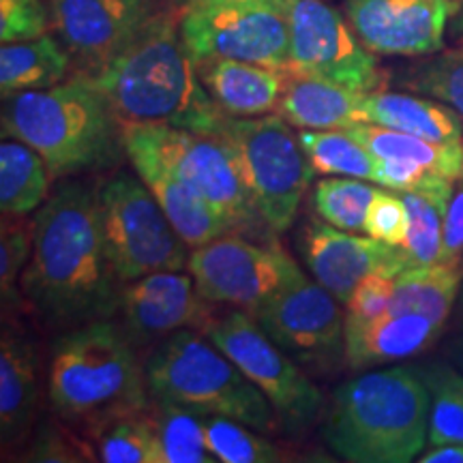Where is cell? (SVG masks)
<instances>
[{
    "mask_svg": "<svg viewBox=\"0 0 463 463\" xmlns=\"http://www.w3.org/2000/svg\"><path fill=\"white\" fill-rule=\"evenodd\" d=\"M34 241L20 289L52 328L116 316L123 283L106 251L99 191L62 183L34 213Z\"/></svg>",
    "mask_w": 463,
    "mask_h": 463,
    "instance_id": "6da1fadb",
    "label": "cell"
},
{
    "mask_svg": "<svg viewBox=\"0 0 463 463\" xmlns=\"http://www.w3.org/2000/svg\"><path fill=\"white\" fill-rule=\"evenodd\" d=\"M95 84L118 123L172 125L211 136L225 112L202 82L181 33V11H155Z\"/></svg>",
    "mask_w": 463,
    "mask_h": 463,
    "instance_id": "7a4b0ae2",
    "label": "cell"
},
{
    "mask_svg": "<svg viewBox=\"0 0 463 463\" xmlns=\"http://www.w3.org/2000/svg\"><path fill=\"white\" fill-rule=\"evenodd\" d=\"M0 123L3 137L37 150L56 181L108 170L125 153L120 123L106 95L80 73L50 89L3 97Z\"/></svg>",
    "mask_w": 463,
    "mask_h": 463,
    "instance_id": "3957f363",
    "label": "cell"
},
{
    "mask_svg": "<svg viewBox=\"0 0 463 463\" xmlns=\"http://www.w3.org/2000/svg\"><path fill=\"white\" fill-rule=\"evenodd\" d=\"M430 412L431 395L419 367L378 369L337 386L324 442L350 463H408L425 450Z\"/></svg>",
    "mask_w": 463,
    "mask_h": 463,
    "instance_id": "277c9868",
    "label": "cell"
},
{
    "mask_svg": "<svg viewBox=\"0 0 463 463\" xmlns=\"http://www.w3.org/2000/svg\"><path fill=\"white\" fill-rule=\"evenodd\" d=\"M48 399L56 414L86 427L153 405L136 344L109 317L69 328L54 341Z\"/></svg>",
    "mask_w": 463,
    "mask_h": 463,
    "instance_id": "5b68a950",
    "label": "cell"
},
{
    "mask_svg": "<svg viewBox=\"0 0 463 463\" xmlns=\"http://www.w3.org/2000/svg\"><path fill=\"white\" fill-rule=\"evenodd\" d=\"M150 397L204 416H225L262 433L281 431L264 392L204 333L178 331L144 363Z\"/></svg>",
    "mask_w": 463,
    "mask_h": 463,
    "instance_id": "8992f818",
    "label": "cell"
},
{
    "mask_svg": "<svg viewBox=\"0 0 463 463\" xmlns=\"http://www.w3.org/2000/svg\"><path fill=\"white\" fill-rule=\"evenodd\" d=\"M211 136L222 137L234 153L266 228L275 234L292 228L300 200L316 176L292 125L279 114L253 118L225 114Z\"/></svg>",
    "mask_w": 463,
    "mask_h": 463,
    "instance_id": "52a82bcc",
    "label": "cell"
},
{
    "mask_svg": "<svg viewBox=\"0 0 463 463\" xmlns=\"http://www.w3.org/2000/svg\"><path fill=\"white\" fill-rule=\"evenodd\" d=\"M99 202L106 251L123 286L159 270L187 269L189 245L137 174L108 178Z\"/></svg>",
    "mask_w": 463,
    "mask_h": 463,
    "instance_id": "ba28073f",
    "label": "cell"
},
{
    "mask_svg": "<svg viewBox=\"0 0 463 463\" xmlns=\"http://www.w3.org/2000/svg\"><path fill=\"white\" fill-rule=\"evenodd\" d=\"M204 335L247 375L275 408L281 433L303 436L322 416L324 397L300 364L260 326L256 316L232 309L204 328Z\"/></svg>",
    "mask_w": 463,
    "mask_h": 463,
    "instance_id": "9c48e42d",
    "label": "cell"
},
{
    "mask_svg": "<svg viewBox=\"0 0 463 463\" xmlns=\"http://www.w3.org/2000/svg\"><path fill=\"white\" fill-rule=\"evenodd\" d=\"M181 33L195 62L230 58L288 69V0L198 5L181 14Z\"/></svg>",
    "mask_w": 463,
    "mask_h": 463,
    "instance_id": "30bf717a",
    "label": "cell"
},
{
    "mask_svg": "<svg viewBox=\"0 0 463 463\" xmlns=\"http://www.w3.org/2000/svg\"><path fill=\"white\" fill-rule=\"evenodd\" d=\"M129 125L157 157L191 184L232 225L249 228L260 217L234 153L222 137L172 125Z\"/></svg>",
    "mask_w": 463,
    "mask_h": 463,
    "instance_id": "8fae6325",
    "label": "cell"
},
{
    "mask_svg": "<svg viewBox=\"0 0 463 463\" xmlns=\"http://www.w3.org/2000/svg\"><path fill=\"white\" fill-rule=\"evenodd\" d=\"M288 71L358 92H373L382 84L375 54L358 39L345 14L324 0H288Z\"/></svg>",
    "mask_w": 463,
    "mask_h": 463,
    "instance_id": "7c38bea8",
    "label": "cell"
},
{
    "mask_svg": "<svg viewBox=\"0 0 463 463\" xmlns=\"http://www.w3.org/2000/svg\"><path fill=\"white\" fill-rule=\"evenodd\" d=\"M339 305L326 288L303 273L253 316L300 367L331 373L345 363V317Z\"/></svg>",
    "mask_w": 463,
    "mask_h": 463,
    "instance_id": "4fadbf2b",
    "label": "cell"
},
{
    "mask_svg": "<svg viewBox=\"0 0 463 463\" xmlns=\"http://www.w3.org/2000/svg\"><path fill=\"white\" fill-rule=\"evenodd\" d=\"M187 270L206 300L249 314L303 275L281 249L256 245L239 234H223L194 249Z\"/></svg>",
    "mask_w": 463,
    "mask_h": 463,
    "instance_id": "5bb4252c",
    "label": "cell"
},
{
    "mask_svg": "<svg viewBox=\"0 0 463 463\" xmlns=\"http://www.w3.org/2000/svg\"><path fill=\"white\" fill-rule=\"evenodd\" d=\"M155 11V0H50L52 26L86 78L99 75Z\"/></svg>",
    "mask_w": 463,
    "mask_h": 463,
    "instance_id": "9a60e30c",
    "label": "cell"
},
{
    "mask_svg": "<svg viewBox=\"0 0 463 463\" xmlns=\"http://www.w3.org/2000/svg\"><path fill=\"white\" fill-rule=\"evenodd\" d=\"M211 305L200 294L191 273L159 270L125 283L116 314L133 344L148 345L184 328L204 333L215 320Z\"/></svg>",
    "mask_w": 463,
    "mask_h": 463,
    "instance_id": "2e32d148",
    "label": "cell"
},
{
    "mask_svg": "<svg viewBox=\"0 0 463 463\" xmlns=\"http://www.w3.org/2000/svg\"><path fill=\"white\" fill-rule=\"evenodd\" d=\"M344 14L373 54L430 56L444 48L453 0H345Z\"/></svg>",
    "mask_w": 463,
    "mask_h": 463,
    "instance_id": "e0dca14e",
    "label": "cell"
},
{
    "mask_svg": "<svg viewBox=\"0 0 463 463\" xmlns=\"http://www.w3.org/2000/svg\"><path fill=\"white\" fill-rule=\"evenodd\" d=\"M303 258L314 279L341 305L369 275L397 277L408 269L403 247L358 236L326 222H311L303 232Z\"/></svg>",
    "mask_w": 463,
    "mask_h": 463,
    "instance_id": "ac0fdd59",
    "label": "cell"
},
{
    "mask_svg": "<svg viewBox=\"0 0 463 463\" xmlns=\"http://www.w3.org/2000/svg\"><path fill=\"white\" fill-rule=\"evenodd\" d=\"M120 133H123L125 155L131 161L133 170L153 191L174 230L181 234L189 249H198L228 234L232 225L198 191L184 183L181 176H176L129 125L120 123Z\"/></svg>",
    "mask_w": 463,
    "mask_h": 463,
    "instance_id": "d6986e66",
    "label": "cell"
},
{
    "mask_svg": "<svg viewBox=\"0 0 463 463\" xmlns=\"http://www.w3.org/2000/svg\"><path fill=\"white\" fill-rule=\"evenodd\" d=\"M442 326L420 314H386L375 320L345 316V364L369 369L420 354L439 337Z\"/></svg>",
    "mask_w": 463,
    "mask_h": 463,
    "instance_id": "ffe728a7",
    "label": "cell"
},
{
    "mask_svg": "<svg viewBox=\"0 0 463 463\" xmlns=\"http://www.w3.org/2000/svg\"><path fill=\"white\" fill-rule=\"evenodd\" d=\"M39 397L37 347L24 331L5 322L0 339V436L5 449L24 439L37 416Z\"/></svg>",
    "mask_w": 463,
    "mask_h": 463,
    "instance_id": "44dd1931",
    "label": "cell"
},
{
    "mask_svg": "<svg viewBox=\"0 0 463 463\" xmlns=\"http://www.w3.org/2000/svg\"><path fill=\"white\" fill-rule=\"evenodd\" d=\"M198 71L217 106L225 114L239 118L277 112L288 78V69L230 61V58L198 61Z\"/></svg>",
    "mask_w": 463,
    "mask_h": 463,
    "instance_id": "7402d4cb",
    "label": "cell"
},
{
    "mask_svg": "<svg viewBox=\"0 0 463 463\" xmlns=\"http://www.w3.org/2000/svg\"><path fill=\"white\" fill-rule=\"evenodd\" d=\"M364 123H373L447 146H463V120L449 103L410 92L373 90L363 97Z\"/></svg>",
    "mask_w": 463,
    "mask_h": 463,
    "instance_id": "603a6c76",
    "label": "cell"
},
{
    "mask_svg": "<svg viewBox=\"0 0 463 463\" xmlns=\"http://www.w3.org/2000/svg\"><path fill=\"white\" fill-rule=\"evenodd\" d=\"M364 92L314 78V75L288 71L277 114L294 129H345L363 118Z\"/></svg>",
    "mask_w": 463,
    "mask_h": 463,
    "instance_id": "cb8c5ba5",
    "label": "cell"
},
{
    "mask_svg": "<svg viewBox=\"0 0 463 463\" xmlns=\"http://www.w3.org/2000/svg\"><path fill=\"white\" fill-rule=\"evenodd\" d=\"M71 56L52 34L28 42L3 43L0 48V90L3 97L24 90H42L65 82Z\"/></svg>",
    "mask_w": 463,
    "mask_h": 463,
    "instance_id": "d4e9b609",
    "label": "cell"
},
{
    "mask_svg": "<svg viewBox=\"0 0 463 463\" xmlns=\"http://www.w3.org/2000/svg\"><path fill=\"white\" fill-rule=\"evenodd\" d=\"M453 183L455 181H450V178L438 176L422 187L399 191L405 211H408V236L402 245L405 260H408V269L439 264L444 219H447Z\"/></svg>",
    "mask_w": 463,
    "mask_h": 463,
    "instance_id": "484cf974",
    "label": "cell"
},
{
    "mask_svg": "<svg viewBox=\"0 0 463 463\" xmlns=\"http://www.w3.org/2000/svg\"><path fill=\"white\" fill-rule=\"evenodd\" d=\"M344 131L354 136L375 159L403 161L425 167L439 176L459 178L463 174V146H447L425 140V137L403 133L373 123H354Z\"/></svg>",
    "mask_w": 463,
    "mask_h": 463,
    "instance_id": "4316f807",
    "label": "cell"
},
{
    "mask_svg": "<svg viewBox=\"0 0 463 463\" xmlns=\"http://www.w3.org/2000/svg\"><path fill=\"white\" fill-rule=\"evenodd\" d=\"M52 174L42 155L28 144L5 137L0 144V211L26 217L50 198Z\"/></svg>",
    "mask_w": 463,
    "mask_h": 463,
    "instance_id": "83f0119b",
    "label": "cell"
},
{
    "mask_svg": "<svg viewBox=\"0 0 463 463\" xmlns=\"http://www.w3.org/2000/svg\"><path fill=\"white\" fill-rule=\"evenodd\" d=\"M461 277L459 269L444 264L405 269L395 277L391 314H420L444 328L453 311Z\"/></svg>",
    "mask_w": 463,
    "mask_h": 463,
    "instance_id": "f1b7e54d",
    "label": "cell"
},
{
    "mask_svg": "<svg viewBox=\"0 0 463 463\" xmlns=\"http://www.w3.org/2000/svg\"><path fill=\"white\" fill-rule=\"evenodd\" d=\"M95 459L106 463H161L150 408L144 412L108 416L89 425Z\"/></svg>",
    "mask_w": 463,
    "mask_h": 463,
    "instance_id": "f546056e",
    "label": "cell"
},
{
    "mask_svg": "<svg viewBox=\"0 0 463 463\" xmlns=\"http://www.w3.org/2000/svg\"><path fill=\"white\" fill-rule=\"evenodd\" d=\"M161 463H219L206 447L204 414L153 399L150 405Z\"/></svg>",
    "mask_w": 463,
    "mask_h": 463,
    "instance_id": "4dcf8cb0",
    "label": "cell"
},
{
    "mask_svg": "<svg viewBox=\"0 0 463 463\" xmlns=\"http://www.w3.org/2000/svg\"><path fill=\"white\" fill-rule=\"evenodd\" d=\"M300 144L316 174L352 176L373 181L378 176V159L344 129H300Z\"/></svg>",
    "mask_w": 463,
    "mask_h": 463,
    "instance_id": "1f68e13d",
    "label": "cell"
},
{
    "mask_svg": "<svg viewBox=\"0 0 463 463\" xmlns=\"http://www.w3.org/2000/svg\"><path fill=\"white\" fill-rule=\"evenodd\" d=\"M431 395L427 444H463V375L444 363L419 367Z\"/></svg>",
    "mask_w": 463,
    "mask_h": 463,
    "instance_id": "d6a6232c",
    "label": "cell"
},
{
    "mask_svg": "<svg viewBox=\"0 0 463 463\" xmlns=\"http://www.w3.org/2000/svg\"><path fill=\"white\" fill-rule=\"evenodd\" d=\"M378 189L363 178L352 176H328L322 178L314 189V208L322 222L345 232H364L369 206Z\"/></svg>",
    "mask_w": 463,
    "mask_h": 463,
    "instance_id": "836d02e7",
    "label": "cell"
},
{
    "mask_svg": "<svg viewBox=\"0 0 463 463\" xmlns=\"http://www.w3.org/2000/svg\"><path fill=\"white\" fill-rule=\"evenodd\" d=\"M245 422L225 416H204L206 447L219 463H277L283 453Z\"/></svg>",
    "mask_w": 463,
    "mask_h": 463,
    "instance_id": "e575fe53",
    "label": "cell"
},
{
    "mask_svg": "<svg viewBox=\"0 0 463 463\" xmlns=\"http://www.w3.org/2000/svg\"><path fill=\"white\" fill-rule=\"evenodd\" d=\"M397 84L449 103L463 120V45L410 67L399 75Z\"/></svg>",
    "mask_w": 463,
    "mask_h": 463,
    "instance_id": "d590c367",
    "label": "cell"
},
{
    "mask_svg": "<svg viewBox=\"0 0 463 463\" xmlns=\"http://www.w3.org/2000/svg\"><path fill=\"white\" fill-rule=\"evenodd\" d=\"M34 241V225L26 223L24 217L3 215V234H0V292H3L5 309L24 307L22 289L17 281L24 275L31 260Z\"/></svg>",
    "mask_w": 463,
    "mask_h": 463,
    "instance_id": "8d00e7d4",
    "label": "cell"
},
{
    "mask_svg": "<svg viewBox=\"0 0 463 463\" xmlns=\"http://www.w3.org/2000/svg\"><path fill=\"white\" fill-rule=\"evenodd\" d=\"M364 234L402 247L408 236V211L402 194L392 189H378L364 219Z\"/></svg>",
    "mask_w": 463,
    "mask_h": 463,
    "instance_id": "74e56055",
    "label": "cell"
},
{
    "mask_svg": "<svg viewBox=\"0 0 463 463\" xmlns=\"http://www.w3.org/2000/svg\"><path fill=\"white\" fill-rule=\"evenodd\" d=\"M50 14L42 0H0V39L3 43L28 42L45 34Z\"/></svg>",
    "mask_w": 463,
    "mask_h": 463,
    "instance_id": "f35d334b",
    "label": "cell"
},
{
    "mask_svg": "<svg viewBox=\"0 0 463 463\" xmlns=\"http://www.w3.org/2000/svg\"><path fill=\"white\" fill-rule=\"evenodd\" d=\"M392 292H395V277L382 273L369 275L367 279L358 283L347 300V316L358 317V320H375V317L386 316L391 311Z\"/></svg>",
    "mask_w": 463,
    "mask_h": 463,
    "instance_id": "ab89813d",
    "label": "cell"
},
{
    "mask_svg": "<svg viewBox=\"0 0 463 463\" xmlns=\"http://www.w3.org/2000/svg\"><path fill=\"white\" fill-rule=\"evenodd\" d=\"M463 260V176L455 178L453 194H450L447 219H444V239L439 264L461 266Z\"/></svg>",
    "mask_w": 463,
    "mask_h": 463,
    "instance_id": "60d3db41",
    "label": "cell"
},
{
    "mask_svg": "<svg viewBox=\"0 0 463 463\" xmlns=\"http://www.w3.org/2000/svg\"><path fill=\"white\" fill-rule=\"evenodd\" d=\"M438 176L439 174H433L420 165L403 164V161L378 159V176H375V183H380L382 187L392 189V191H410L431 183L433 178Z\"/></svg>",
    "mask_w": 463,
    "mask_h": 463,
    "instance_id": "b9f144b4",
    "label": "cell"
},
{
    "mask_svg": "<svg viewBox=\"0 0 463 463\" xmlns=\"http://www.w3.org/2000/svg\"><path fill=\"white\" fill-rule=\"evenodd\" d=\"M33 461H89V457L82 455V449L71 442V438L62 436L61 430L42 431V436L34 439Z\"/></svg>",
    "mask_w": 463,
    "mask_h": 463,
    "instance_id": "7bdbcfd3",
    "label": "cell"
},
{
    "mask_svg": "<svg viewBox=\"0 0 463 463\" xmlns=\"http://www.w3.org/2000/svg\"><path fill=\"white\" fill-rule=\"evenodd\" d=\"M420 463H463V444H438L420 453Z\"/></svg>",
    "mask_w": 463,
    "mask_h": 463,
    "instance_id": "ee69618b",
    "label": "cell"
},
{
    "mask_svg": "<svg viewBox=\"0 0 463 463\" xmlns=\"http://www.w3.org/2000/svg\"><path fill=\"white\" fill-rule=\"evenodd\" d=\"M215 3H251V0H172V7L183 14V11L198 7V5H215Z\"/></svg>",
    "mask_w": 463,
    "mask_h": 463,
    "instance_id": "f6af8a7d",
    "label": "cell"
},
{
    "mask_svg": "<svg viewBox=\"0 0 463 463\" xmlns=\"http://www.w3.org/2000/svg\"><path fill=\"white\" fill-rule=\"evenodd\" d=\"M450 31L463 42V0H453V17H450Z\"/></svg>",
    "mask_w": 463,
    "mask_h": 463,
    "instance_id": "bcb514c9",
    "label": "cell"
},
{
    "mask_svg": "<svg viewBox=\"0 0 463 463\" xmlns=\"http://www.w3.org/2000/svg\"><path fill=\"white\" fill-rule=\"evenodd\" d=\"M447 356L463 372V337H457L449 344Z\"/></svg>",
    "mask_w": 463,
    "mask_h": 463,
    "instance_id": "7dc6e473",
    "label": "cell"
},
{
    "mask_svg": "<svg viewBox=\"0 0 463 463\" xmlns=\"http://www.w3.org/2000/svg\"><path fill=\"white\" fill-rule=\"evenodd\" d=\"M459 317L463 322V289H461V297H459Z\"/></svg>",
    "mask_w": 463,
    "mask_h": 463,
    "instance_id": "c3c4849f",
    "label": "cell"
},
{
    "mask_svg": "<svg viewBox=\"0 0 463 463\" xmlns=\"http://www.w3.org/2000/svg\"><path fill=\"white\" fill-rule=\"evenodd\" d=\"M459 270H461V275H463V260H461V269Z\"/></svg>",
    "mask_w": 463,
    "mask_h": 463,
    "instance_id": "681fc988",
    "label": "cell"
}]
</instances>
